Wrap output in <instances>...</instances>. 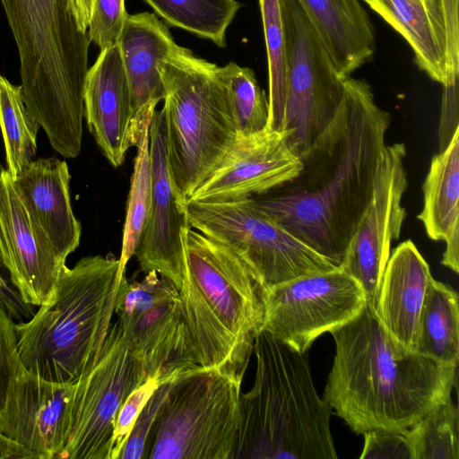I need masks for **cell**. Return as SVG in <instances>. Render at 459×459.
<instances>
[{"mask_svg": "<svg viewBox=\"0 0 459 459\" xmlns=\"http://www.w3.org/2000/svg\"><path fill=\"white\" fill-rule=\"evenodd\" d=\"M21 366L15 323L11 314L0 303V412L11 379Z\"/></svg>", "mask_w": 459, "mask_h": 459, "instance_id": "cell-36", "label": "cell"}, {"mask_svg": "<svg viewBox=\"0 0 459 459\" xmlns=\"http://www.w3.org/2000/svg\"><path fill=\"white\" fill-rule=\"evenodd\" d=\"M424 204L418 219L429 238L446 242L441 264L459 273V130L432 158L423 186Z\"/></svg>", "mask_w": 459, "mask_h": 459, "instance_id": "cell-24", "label": "cell"}, {"mask_svg": "<svg viewBox=\"0 0 459 459\" xmlns=\"http://www.w3.org/2000/svg\"><path fill=\"white\" fill-rule=\"evenodd\" d=\"M152 202L134 255L144 273L154 271L179 290L184 265L182 231L188 227L167 163L163 110H155L150 125Z\"/></svg>", "mask_w": 459, "mask_h": 459, "instance_id": "cell-18", "label": "cell"}, {"mask_svg": "<svg viewBox=\"0 0 459 459\" xmlns=\"http://www.w3.org/2000/svg\"><path fill=\"white\" fill-rule=\"evenodd\" d=\"M162 383L156 377H148L123 403L115 422L111 459H118L141 411Z\"/></svg>", "mask_w": 459, "mask_h": 459, "instance_id": "cell-34", "label": "cell"}, {"mask_svg": "<svg viewBox=\"0 0 459 459\" xmlns=\"http://www.w3.org/2000/svg\"><path fill=\"white\" fill-rule=\"evenodd\" d=\"M253 387L240 395L233 459H336L332 409L320 397L305 353L262 329Z\"/></svg>", "mask_w": 459, "mask_h": 459, "instance_id": "cell-5", "label": "cell"}, {"mask_svg": "<svg viewBox=\"0 0 459 459\" xmlns=\"http://www.w3.org/2000/svg\"><path fill=\"white\" fill-rule=\"evenodd\" d=\"M190 228L233 251L253 271L264 292L308 274L337 268L260 209L254 197L183 204Z\"/></svg>", "mask_w": 459, "mask_h": 459, "instance_id": "cell-9", "label": "cell"}, {"mask_svg": "<svg viewBox=\"0 0 459 459\" xmlns=\"http://www.w3.org/2000/svg\"><path fill=\"white\" fill-rule=\"evenodd\" d=\"M402 143L385 145L372 197L350 240L340 267L361 286L367 302L376 303L393 240L399 238L406 210L408 186Z\"/></svg>", "mask_w": 459, "mask_h": 459, "instance_id": "cell-14", "label": "cell"}, {"mask_svg": "<svg viewBox=\"0 0 459 459\" xmlns=\"http://www.w3.org/2000/svg\"><path fill=\"white\" fill-rule=\"evenodd\" d=\"M220 68L229 90L238 136H251L268 128L269 100L254 71L235 62Z\"/></svg>", "mask_w": 459, "mask_h": 459, "instance_id": "cell-32", "label": "cell"}, {"mask_svg": "<svg viewBox=\"0 0 459 459\" xmlns=\"http://www.w3.org/2000/svg\"><path fill=\"white\" fill-rule=\"evenodd\" d=\"M112 254L62 269L52 298L15 324L23 368L46 380L75 384L99 359L111 326L120 277Z\"/></svg>", "mask_w": 459, "mask_h": 459, "instance_id": "cell-6", "label": "cell"}, {"mask_svg": "<svg viewBox=\"0 0 459 459\" xmlns=\"http://www.w3.org/2000/svg\"><path fill=\"white\" fill-rule=\"evenodd\" d=\"M342 79L368 62L376 50L373 25L359 0H298Z\"/></svg>", "mask_w": 459, "mask_h": 459, "instance_id": "cell-23", "label": "cell"}, {"mask_svg": "<svg viewBox=\"0 0 459 459\" xmlns=\"http://www.w3.org/2000/svg\"><path fill=\"white\" fill-rule=\"evenodd\" d=\"M147 378L117 320L98 360L75 383L66 440L57 459H111L118 411Z\"/></svg>", "mask_w": 459, "mask_h": 459, "instance_id": "cell-12", "label": "cell"}, {"mask_svg": "<svg viewBox=\"0 0 459 459\" xmlns=\"http://www.w3.org/2000/svg\"><path fill=\"white\" fill-rule=\"evenodd\" d=\"M127 15L125 0H94L87 30L90 40L100 51L117 44Z\"/></svg>", "mask_w": 459, "mask_h": 459, "instance_id": "cell-33", "label": "cell"}, {"mask_svg": "<svg viewBox=\"0 0 459 459\" xmlns=\"http://www.w3.org/2000/svg\"><path fill=\"white\" fill-rule=\"evenodd\" d=\"M0 303L19 322L34 315L32 306L26 304L17 290L10 287L0 273Z\"/></svg>", "mask_w": 459, "mask_h": 459, "instance_id": "cell-39", "label": "cell"}, {"mask_svg": "<svg viewBox=\"0 0 459 459\" xmlns=\"http://www.w3.org/2000/svg\"><path fill=\"white\" fill-rule=\"evenodd\" d=\"M39 128L25 106L21 85L0 74V129L7 170L13 178L35 156Z\"/></svg>", "mask_w": 459, "mask_h": 459, "instance_id": "cell-28", "label": "cell"}, {"mask_svg": "<svg viewBox=\"0 0 459 459\" xmlns=\"http://www.w3.org/2000/svg\"><path fill=\"white\" fill-rule=\"evenodd\" d=\"M159 71L164 86L167 163L183 205L213 172L238 133L219 66L180 46Z\"/></svg>", "mask_w": 459, "mask_h": 459, "instance_id": "cell-7", "label": "cell"}, {"mask_svg": "<svg viewBox=\"0 0 459 459\" xmlns=\"http://www.w3.org/2000/svg\"><path fill=\"white\" fill-rule=\"evenodd\" d=\"M75 384L51 382L22 365L13 376L0 412V432L34 459H57L64 448Z\"/></svg>", "mask_w": 459, "mask_h": 459, "instance_id": "cell-16", "label": "cell"}, {"mask_svg": "<svg viewBox=\"0 0 459 459\" xmlns=\"http://www.w3.org/2000/svg\"><path fill=\"white\" fill-rule=\"evenodd\" d=\"M88 128L108 162L117 168L134 146V106L118 43L101 50L89 68L83 93Z\"/></svg>", "mask_w": 459, "mask_h": 459, "instance_id": "cell-19", "label": "cell"}, {"mask_svg": "<svg viewBox=\"0 0 459 459\" xmlns=\"http://www.w3.org/2000/svg\"><path fill=\"white\" fill-rule=\"evenodd\" d=\"M366 303L361 286L341 267L305 275L264 292L263 329L305 353L320 335L355 318Z\"/></svg>", "mask_w": 459, "mask_h": 459, "instance_id": "cell-13", "label": "cell"}, {"mask_svg": "<svg viewBox=\"0 0 459 459\" xmlns=\"http://www.w3.org/2000/svg\"><path fill=\"white\" fill-rule=\"evenodd\" d=\"M438 4L446 34L447 85H449L459 81L458 0H438Z\"/></svg>", "mask_w": 459, "mask_h": 459, "instance_id": "cell-38", "label": "cell"}, {"mask_svg": "<svg viewBox=\"0 0 459 459\" xmlns=\"http://www.w3.org/2000/svg\"><path fill=\"white\" fill-rule=\"evenodd\" d=\"M94 0H74L75 13L80 29L87 31Z\"/></svg>", "mask_w": 459, "mask_h": 459, "instance_id": "cell-41", "label": "cell"}, {"mask_svg": "<svg viewBox=\"0 0 459 459\" xmlns=\"http://www.w3.org/2000/svg\"><path fill=\"white\" fill-rule=\"evenodd\" d=\"M433 277L415 244L408 239L390 254L375 303L389 338L403 352H416L419 321Z\"/></svg>", "mask_w": 459, "mask_h": 459, "instance_id": "cell-20", "label": "cell"}, {"mask_svg": "<svg viewBox=\"0 0 459 459\" xmlns=\"http://www.w3.org/2000/svg\"><path fill=\"white\" fill-rule=\"evenodd\" d=\"M412 459H459V410L451 399L407 430Z\"/></svg>", "mask_w": 459, "mask_h": 459, "instance_id": "cell-31", "label": "cell"}, {"mask_svg": "<svg viewBox=\"0 0 459 459\" xmlns=\"http://www.w3.org/2000/svg\"><path fill=\"white\" fill-rule=\"evenodd\" d=\"M300 169V159L288 146L285 133L266 128L251 136H238L187 200L221 202L256 196L292 179Z\"/></svg>", "mask_w": 459, "mask_h": 459, "instance_id": "cell-17", "label": "cell"}, {"mask_svg": "<svg viewBox=\"0 0 459 459\" xmlns=\"http://www.w3.org/2000/svg\"><path fill=\"white\" fill-rule=\"evenodd\" d=\"M287 52L282 132L299 156L326 129L343 96L342 79L298 0H280Z\"/></svg>", "mask_w": 459, "mask_h": 459, "instance_id": "cell-10", "label": "cell"}, {"mask_svg": "<svg viewBox=\"0 0 459 459\" xmlns=\"http://www.w3.org/2000/svg\"><path fill=\"white\" fill-rule=\"evenodd\" d=\"M150 125L142 128L135 144L137 151L131 178L119 257L120 275L125 274L128 261L134 255L152 202Z\"/></svg>", "mask_w": 459, "mask_h": 459, "instance_id": "cell-29", "label": "cell"}, {"mask_svg": "<svg viewBox=\"0 0 459 459\" xmlns=\"http://www.w3.org/2000/svg\"><path fill=\"white\" fill-rule=\"evenodd\" d=\"M33 459L32 455L22 445L0 432V459Z\"/></svg>", "mask_w": 459, "mask_h": 459, "instance_id": "cell-40", "label": "cell"}, {"mask_svg": "<svg viewBox=\"0 0 459 459\" xmlns=\"http://www.w3.org/2000/svg\"><path fill=\"white\" fill-rule=\"evenodd\" d=\"M115 313L148 377L171 380L201 368L192 351L178 289L154 271L142 281L120 277Z\"/></svg>", "mask_w": 459, "mask_h": 459, "instance_id": "cell-11", "label": "cell"}, {"mask_svg": "<svg viewBox=\"0 0 459 459\" xmlns=\"http://www.w3.org/2000/svg\"><path fill=\"white\" fill-rule=\"evenodd\" d=\"M241 383L203 367L177 377L149 434L144 459H233Z\"/></svg>", "mask_w": 459, "mask_h": 459, "instance_id": "cell-8", "label": "cell"}, {"mask_svg": "<svg viewBox=\"0 0 459 459\" xmlns=\"http://www.w3.org/2000/svg\"><path fill=\"white\" fill-rule=\"evenodd\" d=\"M368 5L375 11L384 20L386 17V10L384 0H363Z\"/></svg>", "mask_w": 459, "mask_h": 459, "instance_id": "cell-42", "label": "cell"}, {"mask_svg": "<svg viewBox=\"0 0 459 459\" xmlns=\"http://www.w3.org/2000/svg\"><path fill=\"white\" fill-rule=\"evenodd\" d=\"M70 179L66 162L55 157L30 160L13 178L22 204L65 260L78 247L82 234L72 208Z\"/></svg>", "mask_w": 459, "mask_h": 459, "instance_id": "cell-21", "label": "cell"}, {"mask_svg": "<svg viewBox=\"0 0 459 459\" xmlns=\"http://www.w3.org/2000/svg\"><path fill=\"white\" fill-rule=\"evenodd\" d=\"M176 378L163 382L148 400L141 411L118 459H144L149 434L160 407Z\"/></svg>", "mask_w": 459, "mask_h": 459, "instance_id": "cell-35", "label": "cell"}, {"mask_svg": "<svg viewBox=\"0 0 459 459\" xmlns=\"http://www.w3.org/2000/svg\"><path fill=\"white\" fill-rule=\"evenodd\" d=\"M363 435L360 459H412L407 431L371 430Z\"/></svg>", "mask_w": 459, "mask_h": 459, "instance_id": "cell-37", "label": "cell"}, {"mask_svg": "<svg viewBox=\"0 0 459 459\" xmlns=\"http://www.w3.org/2000/svg\"><path fill=\"white\" fill-rule=\"evenodd\" d=\"M15 40L22 93L60 153L82 147L90 38L74 0H1Z\"/></svg>", "mask_w": 459, "mask_h": 459, "instance_id": "cell-3", "label": "cell"}, {"mask_svg": "<svg viewBox=\"0 0 459 459\" xmlns=\"http://www.w3.org/2000/svg\"><path fill=\"white\" fill-rule=\"evenodd\" d=\"M134 106V137L151 122L157 104L164 99L160 63L178 49L168 27L152 13L128 14L118 39Z\"/></svg>", "mask_w": 459, "mask_h": 459, "instance_id": "cell-22", "label": "cell"}, {"mask_svg": "<svg viewBox=\"0 0 459 459\" xmlns=\"http://www.w3.org/2000/svg\"><path fill=\"white\" fill-rule=\"evenodd\" d=\"M269 79L268 128L282 132L287 78V52L280 0H259Z\"/></svg>", "mask_w": 459, "mask_h": 459, "instance_id": "cell-30", "label": "cell"}, {"mask_svg": "<svg viewBox=\"0 0 459 459\" xmlns=\"http://www.w3.org/2000/svg\"><path fill=\"white\" fill-rule=\"evenodd\" d=\"M458 294L433 278L419 321L416 352L446 367L456 368L459 359Z\"/></svg>", "mask_w": 459, "mask_h": 459, "instance_id": "cell-26", "label": "cell"}, {"mask_svg": "<svg viewBox=\"0 0 459 459\" xmlns=\"http://www.w3.org/2000/svg\"><path fill=\"white\" fill-rule=\"evenodd\" d=\"M178 290L193 354L207 369L242 382L263 329L264 290L248 265L223 244L188 227Z\"/></svg>", "mask_w": 459, "mask_h": 459, "instance_id": "cell-4", "label": "cell"}, {"mask_svg": "<svg viewBox=\"0 0 459 459\" xmlns=\"http://www.w3.org/2000/svg\"><path fill=\"white\" fill-rule=\"evenodd\" d=\"M0 260L22 300L32 307L53 296L65 260L18 197L13 178L0 166Z\"/></svg>", "mask_w": 459, "mask_h": 459, "instance_id": "cell-15", "label": "cell"}, {"mask_svg": "<svg viewBox=\"0 0 459 459\" xmlns=\"http://www.w3.org/2000/svg\"><path fill=\"white\" fill-rule=\"evenodd\" d=\"M167 23L226 46V32L241 4L236 0H144Z\"/></svg>", "mask_w": 459, "mask_h": 459, "instance_id": "cell-27", "label": "cell"}, {"mask_svg": "<svg viewBox=\"0 0 459 459\" xmlns=\"http://www.w3.org/2000/svg\"><path fill=\"white\" fill-rule=\"evenodd\" d=\"M329 126L299 156L298 175L253 196L255 204L300 241L340 267L372 197L390 115L365 80H343Z\"/></svg>", "mask_w": 459, "mask_h": 459, "instance_id": "cell-1", "label": "cell"}, {"mask_svg": "<svg viewBox=\"0 0 459 459\" xmlns=\"http://www.w3.org/2000/svg\"><path fill=\"white\" fill-rule=\"evenodd\" d=\"M385 19L411 46L416 63L432 80L447 85L446 44L438 0H384Z\"/></svg>", "mask_w": 459, "mask_h": 459, "instance_id": "cell-25", "label": "cell"}, {"mask_svg": "<svg viewBox=\"0 0 459 459\" xmlns=\"http://www.w3.org/2000/svg\"><path fill=\"white\" fill-rule=\"evenodd\" d=\"M331 333L335 354L323 398L355 433L407 431L451 399L456 368L401 351L374 304L367 302L355 318Z\"/></svg>", "mask_w": 459, "mask_h": 459, "instance_id": "cell-2", "label": "cell"}]
</instances>
